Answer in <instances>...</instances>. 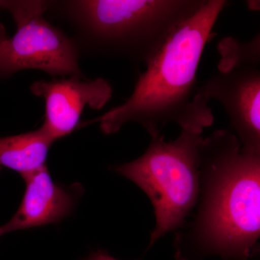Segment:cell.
I'll return each instance as SVG.
<instances>
[{"mask_svg": "<svg viewBox=\"0 0 260 260\" xmlns=\"http://www.w3.org/2000/svg\"><path fill=\"white\" fill-rule=\"evenodd\" d=\"M194 220L174 239L177 260H251L260 237V155L242 151L230 130L203 138Z\"/></svg>", "mask_w": 260, "mask_h": 260, "instance_id": "1", "label": "cell"}, {"mask_svg": "<svg viewBox=\"0 0 260 260\" xmlns=\"http://www.w3.org/2000/svg\"><path fill=\"white\" fill-rule=\"evenodd\" d=\"M227 4L225 0H207L146 64L129 99L92 121L100 123L107 135L130 122L143 126L150 137L161 135L169 123L202 135L213 124L214 116L208 103L197 95V72L214 25Z\"/></svg>", "mask_w": 260, "mask_h": 260, "instance_id": "2", "label": "cell"}, {"mask_svg": "<svg viewBox=\"0 0 260 260\" xmlns=\"http://www.w3.org/2000/svg\"><path fill=\"white\" fill-rule=\"evenodd\" d=\"M207 0L50 1L48 11L65 20L81 52L146 65L174 30Z\"/></svg>", "mask_w": 260, "mask_h": 260, "instance_id": "3", "label": "cell"}, {"mask_svg": "<svg viewBox=\"0 0 260 260\" xmlns=\"http://www.w3.org/2000/svg\"><path fill=\"white\" fill-rule=\"evenodd\" d=\"M146 151L133 161L112 167L148 197L155 215L149 247L180 229L194 210L199 191L198 151L202 135L181 129L175 140L150 137Z\"/></svg>", "mask_w": 260, "mask_h": 260, "instance_id": "4", "label": "cell"}, {"mask_svg": "<svg viewBox=\"0 0 260 260\" xmlns=\"http://www.w3.org/2000/svg\"><path fill=\"white\" fill-rule=\"evenodd\" d=\"M218 49V72L199 85L197 95L220 103L242 151L260 155L259 34L246 42L225 38Z\"/></svg>", "mask_w": 260, "mask_h": 260, "instance_id": "5", "label": "cell"}, {"mask_svg": "<svg viewBox=\"0 0 260 260\" xmlns=\"http://www.w3.org/2000/svg\"><path fill=\"white\" fill-rule=\"evenodd\" d=\"M50 1L0 0L16 26L13 37L0 42V78L25 70H39L53 77L85 78L80 51L73 38L44 17Z\"/></svg>", "mask_w": 260, "mask_h": 260, "instance_id": "6", "label": "cell"}, {"mask_svg": "<svg viewBox=\"0 0 260 260\" xmlns=\"http://www.w3.org/2000/svg\"><path fill=\"white\" fill-rule=\"evenodd\" d=\"M30 90L44 99L45 116L41 128L54 142L78 129L85 107L101 110L113 94L112 85L104 78L90 80L75 76L37 80L30 85Z\"/></svg>", "mask_w": 260, "mask_h": 260, "instance_id": "7", "label": "cell"}, {"mask_svg": "<svg viewBox=\"0 0 260 260\" xmlns=\"http://www.w3.org/2000/svg\"><path fill=\"white\" fill-rule=\"evenodd\" d=\"M23 179V199L13 218L4 225L7 234L59 223L74 212L83 194L80 184H56L47 166Z\"/></svg>", "mask_w": 260, "mask_h": 260, "instance_id": "8", "label": "cell"}, {"mask_svg": "<svg viewBox=\"0 0 260 260\" xmlns=\"http://www.w3.org/2000/svg\"><path fill=\"white\" fill-rule=\"evenodd\" d=\"M54 143L41 127L0 138V173L8 169L23 177L46 167Z\"/></svg>", "mask_w": 260, "mask_h": 260, "instance_id": "9", "label": "cell"}, {"mask_svg": "<svg viewBox=\"0 0 260 260\" xmlns=\"http://www.w3.org/2000/svg\"><path fill=\"white\" fill-rule=\"evenodd\" d=\"M82 260H119L113 257L107 251L99 249Z\"/></svg>", "mask_w": 260, "mask_h": 260, "instance_id": "10", "label": "cell"}, {"mask_svg": "<svg viewBox=\"0 0 260 260\" xmlns=\"http://www.w3.org/2000/svg\"><path fill=\"white\" fill-rule=\"evenodd\" d=\"M6 38H8L7 37L6 30H5L4 26L0 23V42L4 40Z\"/></svg>", "mask_w": 260, "mask_h": 260, "instance_id": "11", "label": "cell"}, {"mask_svg": "<svg viewBox=\"0 0 260 260\" xmlns=\"http://www.w3.org/2000/svg\"><path fill=\"white\" fill-rule=\"evenodd\" d=\"M6 234L7 233L6 231H5L4 225H3V226H0V237Z\"/></svg>", "mask_w": 260, "mask_h": 260, "instance_id": "12", "label": "cell"}]
</instances>
